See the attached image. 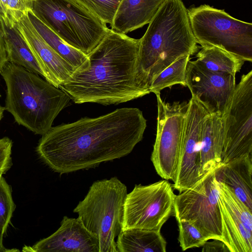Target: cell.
Here are the masks:
<instances>
[{"label": "cell", "instance_id": "cell-1", "mask_svg": "<svg viewBox=\"0 0 252 252\" xmlns=\"http://www.w3.org/2000/svg\"><path fill=\"white\" fill-rule=\"evenodd\" d=\"M146 126L139 109L119 108L52 127L42 135L36 152L60 174L94 168L130 154L142 140Z\"/></svg>", "mask_w": 252, "mask_h": 252}, {"label": "cell", "instance_id": "cell-2", "mask_svg": "<svg viewBox=\"0 0 252 252\" xmlns=\"http://www.w3.org/2000/svg\"><path fill=\"white\" fill-rule=\"evenodd\" d=\"M139 39L109 29L59 88L77 104H118L150 94L139 67Z\"/></svg>", "mask_w": 252, "mask_h": 252}, {"label": "cell", "instance_id": "cell-3", "mask_svg": "<svg viewBox=\"0 0 252 252\" xmlns=\"http://www.w3.org/2000/svg\"><path fill=\"white\" fill-rule=\"evenodd\" d=\"M198 50L188 9L183 1L165 0L139 39L138 62L148 88L163 70Z\"/></svg>", "mask_w": 252, "mask_h": 252}, {"label": "cell", "instance_id": "cell-4", "mask_svg": "<svg viewBox=\"0 0 252 252\" xmlns=\"http://www.w3.org/2000/svg\"><path fill=\"white\" fill-rule=\"evenodd\" d=\"M0 74L6 87L5 109L17 124L36 134L48 131L71 100L67 94L38 74L9 62Z\"/></svg>", "mask_w": 252, "mask_h": 252}, {"label": "cell", "instance_id": "cell-5", "mask_svg": "<svg viewBox=\"0 0 252 252\" xmlns=\"http://www.w3.org/2000/svg\"><path fill=\"white\" fill-rule=\"evenodd\" d=\"M127 188L117 177L94 182L73 210L99 240V252H118L115 239L122 229Z\"/></svg>", "mask_w": 252, "mask_h": 252}, {"label": "cell", "instance_id": "cell-6", "mask_svg": "<svg viewBox=\"0 0 252 252\" xmlns=\"http://www.w3.org/2000/svg\"><path fill=\"white\" fill-rule=\"evenodd\" d=\"M32 10L66 44L86 56L109 29L76 0H33Z\"/></svg>", "mask_w": 252, "mask_h": 252}, {"label": "cell", "instance_id": "cell-7", "mask_svg": "<svg viewBox=\"0 0 252 252\" xmlns=\"http://www.w3.org/2000/svg\"><path fill=\"white\" fill-rule=\"evenodd\" d=\"M191 28L201 46L219 48L252 62V24L207 4L188 9Z\"/></svg>", "mask_w": 252, "mask_h": 252}, {"label": "cell", "instance_id": "cell-8", "mask_svg": "<svg viewBox=\"0 0 252 252\" xmlns=\"http://www.w3.org/2000/svg\"><path fill=\"white\" fill-rule=\"evenodd\" d=\"M217 167L203 175L191 187L175 195L174 212L176 220L189 221L210 240L222 241L219 182L216 176Z\"/></svg>", "mask_w": 252, "mask_h": 252}, {"label": "cell", "instance_id": "cell-9", "mask_svg": "<svg viewBox=\"0 0 252 252\" xmlns=\"http://www.w3.org/2000/svg\"><path fill=\"white\" fill-rule=\"evenodd\" d=\"M175 195L171 184L165 179L148 185H136L126 198L122 230H160L174 215Z\"/></svg>", "mask_w": 252, "mask_h": 252}, {"label": "cell", "instance_id": "cell-10", "mask_svg": "<svg viewBox=\"0 0 252 252\" xmlns=\"http://www.w3.org/2000/svg\"><path fill=\"white\" fill-rule=\"evenodd\" d=\"M221 164L252 153V70L243 74L223 116Z\"/></svg>", "mask_w": 252, "mask_h": 252}, {"label": "cell", "instance_id": "cell-11", "mask_svg": "<svg viewBox=\"0 0 252 252\" xmlns=\"http://www.w3.org/2000/svg\"><path fill=\"white\" fill-rule=\"evenodd\" d=\"M158 106L157 134L151 159L163 179L175 180L188 103H172L156 94Z\"/></svg>", "mask_w": 252, "mask_h": 252}, {"label": "cell", "instance_id": "cell-12", "mask_svg": "<svg viewBox=\"0 0 252 252\" xmlns=\"http://www.w3.org/2000/svg\"><path fill=\"white\" fill-rule=\"evenodd\" d=\"M210 114L191 96L185 119L178 163L172 187L182 192L202 177L199 173V146L202 123Z\"/></svg>", "mask_w": 252, "mask_h": 252}, {"label": "cell", "instance_id": "cell-13", "mask_svg": "<svg viewBox=\"0 0 252 252\" xmlns=\"http://www.w3.org/2000/svg\"><path fill=\"white\" fill-rule=\"evenodd\" d=\"M187 87L210 114L223 117L236 87L235 76L210 71L189 61L186 72Z\"/></svg>", "mask_w": 252, "mask_h": 252}, {"label": "cell", "instance_id": "cell-14", "mask_svg": "<svg viewBox=\"0 0 252 252\" xmlns=\"http://www.w3.org/2000/svg\"><path fill=\"white\" fill-rule=\"evenodd\" d=\"M218 202L222 241L229 252H252V211L228 187L220 182Z\"/></svg>", "mask_w": 252, "mask_h": 252}, {"label": "cell", "instance_id": "cell-15", "mask_svg": "<svg viewBox=\"0 0 252 252\" xmlns=\"http://www.w3.org/2000/svg\"><path fill=\"white\" fill-rule=\"evenodd\" d=\"M29 252H99V240L89 231L81 219L63 217L61 226L51 235L32 246H25Z\"/></svg>", "mask_w": 252, "mask_h": 252}, {"label": "cell", "instance_id": "cell-16", "mask_svg": "<svg viewBox=\"0 0 252 252\" xmlns=\"http://www.w3.org/2000/svg\"><path fill=\"white\" fill-rule=\"evenodd\" d=\"M15 25L44 67L50 77V83L59 88L75 69L41 38L32 24L28 13L24 15Z\"/></svg>", "mask_w": 252, "mask_h": 252}, {"label": "cell", "instance_id": "cell-17", "mask_svg": "<svg viewBox=\"0 0 252 252\" xmlns=\"http://www.w3.org/2000/svg\"><path fill=\"white\" fill-rule=\"evenodd\" d=\"M217 181L227 187L252 211V155L218 166Z\"/></svg>", "mask_w": 252, "mask_h": 252}, {"label": "cell", "instance_id": "cell-18", "mask_svg": "<svg viewBox=\"0 0 252 252\" xmlns=\"http://www.w3.org/2000/svg\"><path fill=\"white\" fill-rule=\"evenodd\" d=\"M223 141V117L209 114L202 123L199 146V173H205L221 163Z\"/></svg>", "mask_w": 252, "mask_h": 252}, {"label": "cell", "instance_id": "cell-19", "mask_svg": "<svg viewBox=\"0 0 252 252\" xmlns=\"http://www.w3.org/2000/svg\"><path fill=\"white\" fill-rule=\"evenodd\" d=\"M165 0H122L110 25L114 32L126 34L149 24Z\"/></svg>", "mask_w": 252, "mask_h": 252}, {"label": "cell", "instance_id": "cell-20", "mask_svg": "<svg viewBox=\"0 0 252 252\" xmlns=\"http://www.w3.org/2000/svg\"><path fill=\"white\" fill-rule=\"evenodd\" d=\"M0 26L8 62L41 75L50 83L47 72L32 52L16 25L11 27L0 22Z\"/></svg>", "mask_w": 252, "mask_h": 252}, {"label": "cell", "instance_id": "cell-21", "mask_svg": "<svg viewBox=\"0 0 252 252\" xmlns=\"http://www.w3.org/2000/svg\"><path fill=\"white\" fill-rule=\"evenodd\" d=\"M118 252H165L166 242L160 230H122L116 241Z\"/></svg>", "mask_w": 252, "mask_h": 252}, {"label": "cell", "instance_id": "cell-22", "mask_svg": "<svg viewBox=\"0 0 252 252\" xmlns=\"http://www.w3.org/2000/svg\"><path fill=\"white\" fill-rule=\"evenodd\" d=\"M194 61L201 66L210 71L226 73L235 76L245 61L219 48L201 46Z\"/></svg>", "mask_w": 252, "mask_h": 252}, {"label": "cell", "instance_id": "cell-23", "mask_svg": "<svg viewBox=\"0 0 252 252\" xmlns=\"http://www.w3.org/2000/svg\"><path fill=\"white\" fill-rule=\"evenodd\" d=\"M28 16L32 24L44 41L75 70L84 64L87 60V56L66 44L41 21L32 10L28 11Z\"/></svg>", "mask_w": 252, "mask_h": 252}, {"label": "cell", "instance_id": "cell-24", "mask_svg": "<svg viewBox=\"0 0 252 252\" xmlns=\"http://www.w3.org/2000/svg\"><path fill=\"white\" fill-rule=\"evenodd\" d=\"M188 55L179 59L160 72L151 83L149 90L156 95L164 89L180 84L187 86V67L190 61Z\"/></svg>", "mask_w": 252, "mask_h": 252}, {"label": "cell", "instance_id": "cell-25", "mask_svg": "<svg viewBox=\"0 0 252 252\" xmlns=\"http://www.w3.org/2000/svg\"><path fill=\"white\" fill-rule=\"evenodd\" d=\"M106 24L113 22L122 0H76Z\"/></svg>", "mask_w": 252, "mask_h": 252}, {"label": "cell", "instance_id": "cell-26", "mask_svg": "<svg viewBox=\"0 0 252 252\" xmlns=\"http://www.w3.org/2000/svg\"><path fill=\"white\" fill-rule=\"evenodd\" d=\"M179 227L178 241L182 251L202 247L210 239L188 221L176 220Z\"/></svg>", "mask_w": 252, "mask_h": 252}, {"label": "cell", "instance_id": "cell-27", "mask_svg": "<svg viewBox=\"0 0 252 252\" xmlns=\"http://www.w3.org/2000/svg\"><path fill=\"white\" fill-rule=\"evenodd\" d=\"M15 207L11 189L0 175V233L3 236L6 233Z\"/></svg>", "mask_w": 252, "mask_h": 252}, {"label": "cell", "instance_id": "cell-28", "mask_svg": "<svg viewBox=\"0 0 252 252\" xmlns=\"http://www.w3.org/2000/svg\"><path fill=\"white\" fill-rule=\"evenodd\" d=\"M33 0H7V11L11 21L16 24L24 15L32 10Z\"/></svg>", "mask_w": 252, "mask_h": 252}, {"label": "cell", "instance_id": "cell-29", "mask_svg": "<svg viewBox=\"0 0 252 252\" xmlns=\"http://www.w3.org/2000/svg\"><path fill=\"white\" fill-rule=\"evenodd\" d=\"M12 141L7 137L0 139V175L5 174L12 165Z\"/></svg>", "mask_w": 252, "mask_h": 252}, {"label": "cell", "instance_id": "cell-30", "mask_svg": "<svg viewBox=\"0 0 252 252\" xmlns=\"http://www.w3.org/2000/svg\"><path fill=\"white\" fill-rule=\"evenodd\" d=\"M213 241H207L202 246V252H229L228 248L224 242L218 239H212Z\"/></svg>", "mask_w": 252, "mask_h": 252}, {"label": "cell", "instance_id": "cell-31", "mask_svg": "<svg viewBox=\"0 0 252 252\" xmlns=\"http://www.w3.org/2000/svg\"><path fill=\"white\" fill-rule=\"evenodd\" d=\"M0 22H3L6 26L12 27L16 24L10 20L7 11V0H0Z\"/></svg>", "mask_w": 252, "mask_h": 252}, {"label": "cell", "instance_id": "cell-32", "mask_svg": "<svg viewBox=\"0 0 252 252\" xmlns=\"http://www.w3.org/2000/svg\"><path fill=\"white\" fill-rule=\"evenodd\" d=\"M7 61L4 40L0 26V71Z\"/></svg>", "mask_w": 252, "mask_h": 252}, {"label": "cell", "instance_id": "cell-33", "mask_svg": "<svg viewBox=\"0 0 252 252\" xmlns=\"http://www.w3.org/2000/svg\"><path fill=\"white\" fill-rule=\"evenodd\" d=\"M3 236L0 233V252H7L9 251H16V250H8L5 248L3 244Z\"/></svg>", "mask_w": 252, "mask_h": 252}, {"label": "cell", "instance_id": "cell-34", "mask_svg": "<svg viewBox=\"0 0 252 252\" xmlns=\"http://www.w3.org/2000/svg\"><path fill=\"white\" fill-rule=\"evenodd\" d=\"M5 108L4 107L1 106L0 105V121L2 119L3 116V113L5 110Z\"/></svg>", "mask_w": 252, "mask_h": 252}, {"label": "cell", "instance_id": "cell-35", "mask_svg": "<svg viewBox=\"0 0 252 252\" xmlns=\"http://www.w3.org/2000/svg\"><path fill=\"white\" fill-rule=\"evenodd\" d=\"M1 96L0 94V96Z\"/></svg>", "mask_w": 252, "mask_h": 252}]
</instances>
